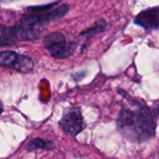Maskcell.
Masks as SVG:
<instances>
[{
  "mask_svg": "<svg viewBox=\"0 0 159 159\" xmlns=\"http://www.w3.org/2000/svg\"><path fill=\"white\" fill-rule=\"evenodd\" d=\"M116 127L128 141L143 143L155 137L157 123L151 108L145 103L130 100L129 105L120 110Z\"/></svg>",
  "mask_w": 159,
  "mask_h": 159,
  "instance_id": "obj_1",
  "label": "cell"
},
{
  "mask_svg": "<svg viewBox=\"0 0 159 159\" xmlns=\"http://www.w3.org/2000/svg\"><path fill=\"white\" fill-rule=\"evenodd\" d=\"M45 48L48 53L57 59H65L70 57L77 48V43L67 41L64 34L61 32H53L44 37Z\"/></svg>",
  "mask_w": 159,
  "mask_h": 159,
  "instance_id": "obj_2",
  "label": "cell"
},
{
  "mask_svg": "<svg viewBox=\"0 0 159 159\" xmlns=\"http://www.w3.org/2000/svg\"><path fill=\"white\" fill-rule=\"evenodd\" d=\"M61 129L72 137L77 136L86 128L81 108L79 106H69L62 114L59 121Z\"/></svg>",
  "mask_w": 159,
  "mask_h": 159,
  "instance_id": "obj_3",
  "label": "cell"
},
{
  "mask_svg": "<svg viewBox=\"0 0 159 159\" xmlns=\"http://www.w3.org/2000/svg\"><path fill=\"white\" fill-rule=\"evenodd\" d=\"M0 66L10 68L22 74H28L34 69V61L29 56L19 54L12 50H5L0 52Z\"/></svg>",
  "mask_w": 159,
  "mask_h": 159,
  "instance_id": "obj_4",
  "label": "cell"
},
{
  "mask_svg": "<svg viewBox=\"0 0 159 159\" xmlns=\"http://www.w3.org/2000/svg\"><path fill=\"white\" fill-rule=\"evenodd\" d=\"M69 11V6L67 4H60L58 7H54L53 9L34 15H24L20 21L21 22H28V23H35L44 26L45 23H48L54 20L61 19L64 17Z\"/></svg>",
  "mask_w": 159,
  "mask_h": 159,
  "instance_id": "obj_5",
  "label": "cell"
},
{
  "mask_svg": "<svg viewBox=\"0 0 159 159\" xmlns=\"http://www.w3.org/2000/svg\"><path fill=\"white\" fill-rule=\"evenodd\" d=\"M134 23L143 29L159 28V6L149 7L140 12L134 19Z\"/></svg>",
  "mask_w": 159,
  "mask_h": 159,
  "instance_id": "obj_6",
  "label": "cell"
},
{
  "mask_svg": "<svg viewBox=\"0 0 159 159\" xmlns=\"http://www.w3.org/2000/svg\"><path fill=\"white\" fill-rule=\"evenodd\" d=\"M54 148H55V144L52 141L44 140V139H40V138L32 140L27 146V150L29 152H33V151H36V150L51 151Z\"/></svg>",
  "mask_w": 159,
  "mask_h": 159,
  "instance_id": "obj_7",
  "label": "cell"
},
{
  "mask_svg": "<svg viewBox=\"0 0 159 159\" xmlns=\"http://www.w3.org/2000/svg\"><path fill=\"white\" fill-rule=\"evenodd\" d=\"M107 26H108V25H107L106 20H103V19H101V20H97V21L94 23V25H93L92 27H90V28L85 30L84 32H82V33L80 34V35H81V36H86L87 39H89V38H91L92 36H94V35H96V34H101V33L104 32V31L106 30Z\"/></svg>",
  "mask_w": 159,
  "mask_h": 159,
  "instance_id": "obj_8",
  "label": "cell"
},
{
  "mask_svg": "<svg viewBox=\"0 0 159 159\" xmlns=\"http://www.w3.org/2000/svg\"><path fill=\"white\" fill-rule=\"evenodd\" d=\"M61 4V2L57 1V2H53L50 4H47V5H40V6H32V7H27V11L30 13H34V14H40V13H44L47 11H49L51 9H53L54 7H58Z\"/></svg>",
  "mask_w": 159,
  "mask_h": 159,
  "instance_id": "obj_9",
  "label": "cell"
},
{
  "mask_svg": "<svg viewBox=\"0 0 159 159\" xmlns=\"http://www.w3.org/2000/svg\"><path fill=\"white\" fill-rule=\"evenodd\" d=\"M152 111H153V114H155L157 116H159V103L155 104V107H154V109Z\"/></svg>",
  "mask_w": 159,
  "mask_h": 159,
  "instance_id": "obj_10",
  "label": "cell"
},
{
  "mask_svg": "<svg viewBox=\"0 0 159 159\" xmlns=\"http://www.w3.org/2000/svg\"><path fill=\"white\" fill-rule=\"evenodd\" d=\"M3 110H4V106H3V103H2V102L0 101V115L3 113Z\"/></svg>",
  "mask_w": 159,
  "mask_h": 159,
  "instance_id": "obj_11",
  "label": "cell"
}]
</instances>
